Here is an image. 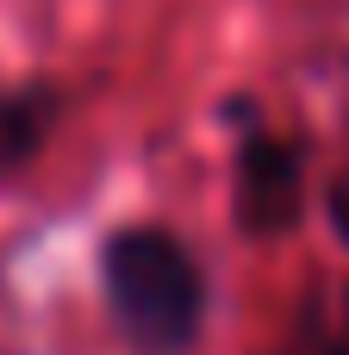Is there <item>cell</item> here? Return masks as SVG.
I'll return each mask as SVG.
<instances>
[{
  "label": "cell",
  "instance_id": "cell-4",
  "mask_svg": "<svg viewBox=\"0 0 349 355\" xmlns=\"http://www.w3.org/2000/svg\"><path fill=\"white\" fill-rule=\"evenodd\" d=\"M275 355H349V331H331L325 318H306Z\"/></svg>",
  "mask_w": 349,
  "mask_h": 355
},
{
  "label": "cell",
  "instance_id": "cell-1",
  "mask_svg": "<svg viewBox=\"0 0 349 355\" xmlns=\"http://www.w3.org/2000/svg\"><path fill=\"white\" fill-rule=\"evenodd\" d=\"M100 287L137 355H187L206 331V275L162 225H119L100 250Z\"/></svg>",
  "mask_w": 349,
  "mask_h": 355
},
{
  "label": "cell",
  "instance_id": "cell-2",
  "mask_svg": "<svg viewBox=\"0 0 349 355\" xmlns=\"http://www.w3.org/2000/svg\"><path fill=\"white\" fill-rule=\"evenodd\" d=\"M300 200H306V156L293 150V137H275L262 125L237 131V150H231V212H237V231L281 237L300 218Z\"/></svg>",
  "mask_w": 349,
  "mask_h": 355
},
{
  "label": "cell",
  "instance_id": "cell-6",
  "mask_svg": "<svg viewBox=\"0 0 349 355\" xmlns=\"http://www.w3.org/2000/svg\"><path fill=\"white\" fill-rule=\"evenodd\" d=\"M343 331H349V324H343Z\"/></svg>",
  "mask_w": 349,
  "mask_h": 355
},
{
  "label": "cell",
  "instance_id": "cell-5",
  "mask_svg": "<svg viewBox=\"0 0 349 355\" xmlns=\"http://www.w3.org/2000/svg\"><path fill=\"white\" fill-rule=\"evenodd\" d=\"M325 212H331V231L349 243V168L331 181V193H325Z\"/></svg>",
  "mask_w": 349,
  "mask_h": 355
},
{
  "label": "cell",
  "instance_id": "cell-3",
  "mask_svg": "<svg viewBox=\"0 0 349 355\" xmlns=\"http://www.w3.org/2000/svg\"><path fill=\"white\" fill-rule=\"evenodd\" d=\"M50 119H56L50 87H0V181L19 175L25 162H37Z\"/></svg>",
  "mask_w": 349,
  "mask_h": 355
}]
</instances>
